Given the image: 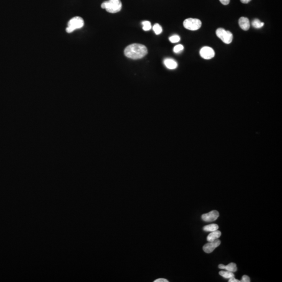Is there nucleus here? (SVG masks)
<instances>
[{"label": "nucleus", "instance_id": "f257e3e1", "mask_svg": "<svg viewBox=\"0 0 282 282\" xmlns=\"http://www.w3.org/2000/svg\"><path fill=\"white\" fill-rule=\"evenodd\" d=\"M147 49L144 45L133 44L127 47L125 50V56L131 59H140L147 54Z\"/></svg>", "mask_w": 282, "mask_h": 282}, {"label": "nucleus", "instance_id": "f03ea898", "mask_svg": "<svg viewBox=\"0 0 282 282\" xmlns=\"http://www.w3.org/2000/svg\"><path fill=\"white\" fill-rule=\"evenodd\" d=\"M101 6L109 13H116L121 11L122 3L120 0H109L103 2Z\"/></svg>", "mask_w": 282, "mask_h": 282}, {"label": "nucleus", "instance_id": "7ed1b4c3", "mask_svg": "<svg viewBox=\"0 0 282 282\" xmlns=\"http://www.w3.org/2000/svg\"><path fill=\"white\" fill-rule=\"evenodd\" d=\"M84 25V21L82 18L79 16L73 18L69 21L66 29V32L71 33L76 29H80Z\"/></svg>", "mask_w": 282, "mask_h": 282}, {"label": "nucleus", "instance_id": "20e7f679", "mask_svg": "<svg viewBox=\"0 0 282 282\" xmlns=\"http://www.w3.org/2000/svg\"><path fill=\"white\" fill-rule=\"evenodd\" d=\"M202 22L197 18H189L185 19L183 21L184 28L190 31H196L201 27Z\"/></svg>", "mask_w": 282, "mask_h": 282}, {"label": "nucleus", "instance_id": "39448f33", "mask_svg": "<svg viewBox=\"0 0 282 282\" xmlns=\"http://www.w3.org/2000/svg\"><path fill=\"white\" fill-rule=\"evenodd\" d=\"M216 34L219 38L221 39L225 44H229L232 42L233 35L229 31H225L224 29L220 28L217 29Z\"/></svg>", "mask_w": 282, "mask_h": 282}, {"label": "nucleus", "instance_id": "423d86ee", "mask_svg": "<svg viewBox=\"0 0 282 282\" xmlns=\"http://www.w3.org/2000/svg\"><path fill=\"white\" fill-rule=\"evenodd\" d=\"M200 54L204 59H211L215 56V52L212 48L209 47H204L200 50Z\"/></svg>", "mask_w": 282, "mask_h": 282}, {"label": "nucleus", "instance_id": "0eeeda50", "mask_svg": "<svg viewBox=\"0 0 282 282\" xmlns=\"http://www.w3.org/2000/svg\"><path fill=\"white\" fill-rule=\"evenodd\" d=\"M219 212L217 211L214 210L209 213L204 214L202 215L201 219L203 221L206 222H210L215 221L219 217Z\"/></svg>", "mask_w": 282, "mask_h": 282}, {"label": "nucleus", "instance_id": "6e6552de", "mask_svg": "<svg viewBox=\"0 0 282 282\" xmlns=\"http://www.w3.org/2000/svg\"><path fill=\"white\" fill-rule=\"evenodd\" d=\"M221 241L218 239L213 241L209 242V243L206 244L203 247L204 251L207 253H210L214 250L215 248L219 247L221 245Z\"/></svg>", "mask_w": 282, "mask_h": 282}, {"label": "nucleus", "instance_id": "1a4fd4ad", "mask_svg": "<svg viewBox=\"0 0 282 282\" xmlns=\"http://www.w3.org/2000/svg\"><path fill=\"white\" fill-rule=\"evenodd\" d=\"M239 25L240 28L244 31H248L250 26L249 20L247 18L241 17L239 19Z\"/></svg>", "mask_w": 282, "mask_h": 282}, {"label": "nucleus", "instance_id": "9d476101", "mask_svg": "<svg viewBox=\"0 0 282 282\" xmlns=\"http://www.w3.org/2000/svg\"><path fill=\"white\" fill-rule=\"evenodd\" d=\"M164 63L165 66L168 69L170 70H173L176 69L178 66V64L175 60L171 58H166L164 60Z\"/></svg>", "mask_w": 282, "mask_h": 282}, {"label": "nucleus", "instance_id": "9b49d317", "mask_svg": "<svg viewBox=\"0 0 282 282\" xmlns=\"http://www.w3.org/2000/svg\"><path fill=\"white\" fill-rule=\"evenodd\" d=\"M221 235H222V233L219 230H216L214 232H212L211 233H210L207 236V241L209 242L213 241L221 237Z\"/></svg>", "mask_w": 282, "mask_h": 282}, {"label": "nucleus", "instance_id": "f8f14e48", "mask_svg": "<svg viewBox=\"0 0 282 282\" xmlns=\"http://www.w3.org/2000/svg\"><path fill=\"white\" fill-rule=\"evenodd\" d=\"M219 225L215 224L206 225L203 227V230L206 232H214L215 230H218Z\"/></svg>", "mask_w": 282, "mask_h": 282}, {"label": "nucleus", "instance_id": "ddd939ff", "mask_svg": "<svg viewBox=\"0 0 282 282\" xmlns=\"http://www.w3.org/2000/svg\"><path fill=\"white\" fill-rule=\"evenodd\" d=\"M219 274L223 277L225 278H230L232 277L235 276V275L232 272H230L229 271H220L219 272Z\"/></svg>", "mask_w": 282, "mask_h": 282}, {"label": "nucleus", "instance_id": "4468645a", "mask_svg": "<svg viewBox=\"0 0 282 282\" xmlns=\"http://www.w3.org/2000/svg\"><path fill=\"white\" fill-rule=\"evenodd\" d=\"M227 271H229L230 272H235L237 271V267L236 264L234 263H230L227 265H225V268Z\"/></svg>", "mask_w": 282, "mask_h": 282}, {"label": "nucleus", "instance_id": "2eb2a0df", "mask_svg": "<svg viewBox=\"0 0 282 282\" xmlns=\"http://www.w3.org/2000/svg\"><path fill=\"white\" fill-rule=\"evenodd\" d=\"M252 25L255 28H260L264 26V23L261 22L259 19H255L252 22Z\"/></svg>", "mask_w": 282, "mask_h": 282}, {"label": "nucleus", "instance_id": "dca6fc26", "mask_svg": "<svg viewBox=\"0 0 282 282\" xmlns=\"http://www.w3.org/2000/svg\"><path fill=\"white\" fill-rule=\"evenodd\" d=\"M153 29L156 35H160L162 33V31H163L162 27L158 24H155V25H154Z\"/></svg>", "mask_w": 282, "mask_h": 282}, {"label": "nucleus", "instance_id": "f3484780", "mask_svg": "<svg viewBox=\"0 0 282 282\" xmlns=\"http://www.w3.org/2000/svg\"><path fill=\"white\" fill-rule=\"evenodd\" d=\"M142 24V25H143V29L144 31H150V29H151L152 26H151V24L150 21H143Z\"/></svg>", "mask_w": 282, "mask_h": 282}, {"label": "nucleus", "instance_id": "a211bd4d", "mask_svg": "<svg viewBox=\"0 0 282 282\" xmlns=\"http://www.w3.org/2000/svg\"><path fill=\"white\" fill-rule=\"evenodd\" d=\"M169 39L171 43H177L180 41V37L178 35H173L169 37Z\"/></svg>", "mask_w": 282, "mask_h": 282}, {"label": "nucleus", "instance_id": "6ab92c4d", "mask_svg": "<svg viewBox=\"0 0 282 282\" xmlns=\"http://www.w3.org/2000/svg\"><path fill=\"white\" fill-rule=\"evenodd\" d=\"M184 47L183 46L182 44H178L173 48V51L176 53L181 52L182 50H183Z\"/></svg>", "mask_w": 282, "mask_h": 282}, {"label": "nucleus", "instance_id": "aec40b11", "mask_svg": "<svg viewBox=\"0 0 282 282\" xmlns=\"http://www.w3.org/2000/svg\"><path fill=\"white\" fill-rule=\"evenodd\" d=\"M240 282H250V277H249V276H247V275H244V276H242L241 280H240Z\"/></svg>", "mask_w": 282, "mask_h": 282}, {"label": "nucleus", "instance_id": "412c9836", "mask_svg": "<svg viewBox=\"0 0 282 282\" xmlns=\"http://www.w3.org/2000/svg\"><path fill=\"white\" fill-rule=\"evenodd\" d=\"M219 1H220L221 3L223 4V5H228V4L229 3L230 0H219Z\"/></svg>", "mask_w": 282, "mask_h": 282}, {"label": "nucleus", "instance_id": "4be33fe9", "mask_svg": "<svg viewBox=\"0 0 282 282\" xmlns=\"http://www.w3.org/2000/svg\"><path fill=\"white\" fill-rule=\"evenodd\" d=\"M169 281L165 278H160L156 280L154 282H168Z\"/></svg>", "mask_w": 282, "mask_h": 282}, {"label": "nucleus", "instance_id": "5701e85b", "mask_svg": "<svg viewBox=\"0 0 282 282\" xmlns=\"http://www.w3.org/2000/svg\"><path fill=\"white\" fill-rule=\"evenodd\" d=\"M229 282H240V280H238L235 278L234 276L232 277L231 278H229Z\"/></svg>", "mask_w": 282, "mask_h": 282}, {"label": "nucleus", "instance_id": "b1692460", "mask_svg": "<svg viewBox=\"0 0 282 282\" xmlns=\"http://www.w3.org/2000/svg\"><path fill=\"white\" fill-rule=\"evenodd\" d=\"M251 0H240V1L242 3L244 4H247V3H248L249 2H250Z\"/></svg>", "mask_w": 282, "mask_h": 282}, {"label": "nucleus", "instance_id": "393cba45", "mask_svg": "<svg viewBox=\"0 0 282 282\" xmlns=\"http://www.w3.org/2000/svg\"><path fill=\"white\" fill-rule=\"evenodd\" d=\"M219 269H225V265L224 264H221L219 265Z\"/></svg>", "mask_w": 282, "mask_h": 282}]
</instances>
